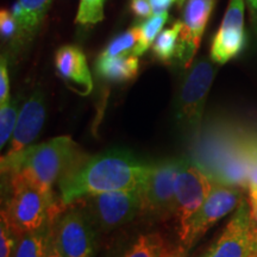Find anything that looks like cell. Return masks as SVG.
Instances as JSON below:
<instances>
[{
  "instance_id": "obj_17",
  "label": "cell",
  "mask_w": 257,
  "mask_h": 257,
  "mask_svg": "<svg viewBox=\"0 0 257 257\" xmlns=\"http://www.w3.org/2000/svg\"><path fill=\"white\" fill-rule=\"evenodd\" d=\"M181 29V22H176L173 24V27L165 29L160 32L152 46L153 54L157 60L168 63L175 57H178Z\"/></svg>"
},
{
  "instance_id": "obj_10",
  "label": "cell",
  "mask_w": 257,
  "mask_h": 257,
  "mask_svg": "<svg viewBox=\"0 0 257 257\" xmlns=\"http://www.w3.org/2000/svg\"><path fill=\"white\" fill-rule=\"evenodd\" d=\"M184 159H168L154 166L142 188V212L153 217L169 218L175 212V180Z\"/></svg>"
},
{
  "instance_id": "obj_30",
  "label": "cell",
  "mask_w": 257,
  "mask_h": 257,
  "mask_svg": "<svg viewBox=\"0 0 257 257\" xmlns=\"http://www.w3.org/2000/svg\"><path fill=\"white\" fill-rule=\"evenodd\" d=\"M250 205V214H251V223L253 229H255L256 233H257V200L253 202V204H249Z\"/></svg>"
},
{
  "instance_id": "obj_26",
  "label": "cell",
  "mask_w": 257,
  "mask_h": 257,
  "mask_svg": "<svg viewBox=\"0 0 257 257\" xmlns=\"http://www.w3.org/2000/svg\"><path fill=\"white\" fill-rule=\"evenodd\" d=\"M10 101V78L8 60L3 55L0 60V105Z\"/></svg>"
},
{
  "instance_id": "obj_5",
  "label": "cell",
  "mask_w": 257,
  "mask_h": 257,
  "mask_svg": "<svg viewBox=\"0 0 257 257\" xmlns=\"http://www.w3.org/2000/svg\"><path fill=\"white\" fill-rule=\"evenodd\" d=\"M210 174L197 163L184 159L175 180V212L179 239L184 238L192 218L213 188Z\"/></svg>"
},
{
  "instance_id": "obj_13",
  "label": "cell",
  "mask_w": 257,
  "mask_h": 257,
  "mask_svg": "<svg viewBox=\"0 0 257 257\" xmlns=\"http://www.w3.org/2000/svg\"><path fill=\"white\" fill-rule=\"evenodd\" d=\"M46 120V101L41 88H36L19 111L9 152L6 155H15L36 140Z\"/></svg>"
},
{
  "instance_id": "obj_3",
  "label": "cell",
  "mask_w": 257,
  "mask_h": 257,
  "mask_svg": "<svg viewBox=\"0 0 257 257\" xmlns=\"http://www.w3.org/2000/svg\"><path fill=\"white\" fill-rule=\"evenodd\" d=\"M10 178V192L2 218L16 232L23 236L53 223L60 208L22 173L6 174Z\"/></svg>"
},
{
  "instance_id": "obj_27",
  "label": "cell",
  "mask_w": 257,
  "mask_h": 257,
  "mask_svg": "<svg viewBox=\"0 0 257 257\" xmlns=\"http://www.w3.org/2000/svg\"><path fill=\"white\" fill-rule=\"evenodd\" d=\"M130 9L134 15L140 19H148L153 16L150 0H131Z\"/></svg>"
},
{
  "instance_id": "obj_1",
  "label": "cell",
  "mask_w": 257,
  "mask_h": 257,
  "mask_svg": "<svg viewBox=\"0 0 257 257\" xmlns=\"http://www.w3.org/2000/svg\"><path fill=\"white\" fill-rule=\"evenodd\" d=\"M154 166L121 149L81 160L59 181L61 202L70 205L87 195L142 188Z\"/></svg>"
},
{
  "instance_id": "obj_7",
  "label": "cell",
  "mask_w": 257,
  "mask_h": 257,
  "mask_svg": "<svg viewBox=\"0 0 257 257\" xmlns=\"http://www.w3.org/2000/svg\"><path fill=\"white\" fill-rule=\"evenodd\" d=\"M142 188L87 195L85 198L89 214L104 230L121 226L142 212Z\"/></svg>"
},
{
  "instance_id": "obj_8",
  "label": "cell",
  "mask_w": 257,
  "mask_h": 257,
  "mask_svg": "<svg viewBox=\"0 0 257 257\" xmlns=\"http://www.w3.org/2000/svg\"><path fill=\"white\" fill-rule=\"evenodd\" d=\"M53 234L63 257H94L95 232L91 214L86 210H67L57 220Z\"/></svg>"
},
{
  "instance_id": "obj_24",
  "label": "cell",
  "mask_w": 257,
  "mask_h": 257,
  "mask_svg": "<svg viewBox=\"0 0 257 257\" xmlns=\"http://www.w3.org/2000/svg\"><path fill=\"white\" fill-rule=\"evenodd\" d=\"M21 234L16 232L4 218L0 221V257H15L16 249L21 239Z\"/></svg>"
},
{
  "instance_id": "obj_16",
  "label": "cell",
  "mask_w": 257,
  "mask_h": 257,
  "mask_svg": "<svg viewBox=\"0 0 257 257\" xmlns=\"http://www.w3.org/2000/svg\"><path fill=\"white\" fill-rule=\"evenodd\" d=\"M140 70L138 56L124 55L115 57L99 56L95 63V72L101 79L112 82H125L137 76Z\"/></svg>"
},
{
  "instance_id": "obj_12",
  "label": "cell",
  "mask_w": 257,
  "mask_h": 257,
  "mask_svg": "<svg viewBox=\"0 0 257 257\" xmlns=\"http://www.w3.org/2000/svg\"><path fill=\"white\" fill-rule=\"evenodd\" d=\"M216 0H186L182 14L178 59L189 68L200 47L202 35L210 21Z\"/></svg>"
},
{
  "instance_id": "obj_23",
  "label": "cell",
  "mask_w": 257,
  "mask_h": 257,
  "mask_svg": "<svg viewBox=\"0 0 257 257\" xmlns=\"http://www.w3.org/2000/svg\"><path fill=\"white\" fill-rule=\"evenodd\" d=\"M106 0H80L75 22L81 25H93L105 17L104 6Z\"/></svg>"
},
{
  "instance_id": "obj_21",
  "label": "cell",
  "mask_w": 257,
  "mask_h": 257,
  "mask_svg": "<svg viewBox=\"0 0 257 257\" xmlns=\"http://www.w3.org/2000/svg\"><path fill=\"white\" fill-rule=\"evenodd\" d=\"M168 12L161 15H153L152 17L146 19V22H143L140 25L142 35H141L140 43L135 50V56H142L149 48H152L154 41L156 40L160 32L162 31V28L168 22Z\"/></svg>"
},
{
  "instance_id": "obj_2",
  "label": "cell",
  "mask_w": 257,
  "mask_h": 257,
  "mask_svg": "<svg viewBox=\"0 0 257 257\" xmlns=\"http://www.w3.org/2000/svg\"><path fill=\"white\" fill-rule=\"evenodd\" d=\"M82 160L79 146L68 136L51 138L30 146L15 155L2 157V173H22L49 200L54 201L53 186Z\"/></svg>"
},
{
  "instance_id": "obj_4",
  "label": "cell",
  "mask_w": 257,
  "mask_h": 257,
  "mask_svg": "<svg viewBox=\"0 0 257 257\" xmlns=\"http://www.w3.org/2000/svg\"><path fill=\"white\" fill-rule=\"evenodd\" d=\"M216 72L213 61L201 57L193 64L185 76L176 99L175 117L176 123L186 133L194 134L200 127L207 95Z\"/></svg>"
},
{
  "instance_id": "obj_6",
  "label": "cell",
  "mask_w": 257,
  "mask_h": 257,
  "mask_svg": "<svg viewBox=\"0 0 257 257\" xmlns=\"http://www.w3.org/2000/svg\"><path fill=\"white\" fill-rule=\"evenodd\" d=\"M242 200V193L236 186L214 184L207 199L192 218L184 238L180 240L182 250L191 249L217 221L237 210Z\"/></svg>"
},
{
  "instance_id": "obj_20",
  "label": "cell",
  "mask_w": 257,
  "mask_h": 257,
  "mask_svg": "<svg viewBox=\"0 0 257 257\" xmlns=\"http://www.w3.org/2000/svg\"><path fill=\"white\" fill-rule=\"evenodd\" d=\"M166 244L161 234L147 233L138 237L123 257H166Z\"/></svg>"
},
{
  "instance_id": "obj_25",
  "label": "cell",
  "mask_w": 257,
  "mask_h": 257,
  "mask_svg": "<svg viewBox=\"0 0 257 257\" xmlns=\"http://www.w3.org/2000/svg\"><path fill=\"white\" fill-rule=\"evenodd\" d=\"M17 19H16L14 12L3 9L0 11V34L3 40H15L17 34Z\"/></svg>"
},
{
  "instance_id": "obj_28",
  "label": "cell",
  "mask_w": 257,
  "mask_h": 257,
  "mask_svg": "<svg viewBox=\"0 0 257 257\" xmlns=\"http://www.w3.org/2000/svg\"><path fill=\"white\" fill-rule=\"evenodd\" d=\"M184 0H150V4H152L153 9V15H161L166 14L169 11V9L172 8L175 3L181 4Z\"/></svg>"
},
{
  "instance_id": "obj_14",
  "label": "cell",
  "mask_w": 257,
  "mask_h": 257,
  "mask_svg": "<svg viewBox=\"0 0 257 257\" xmlns=\"http://www.w3.org/2000/svg\"><path fill=\"white\" fill-rule=\"evenodd\" d=\"M55 68L70 89L88 95L93 89L92 75L83 51L76 46H63L55 54Z\"/></svg>"
},
{
  "instance_id": "obj_19",
  "label": "cell",
  "mask_w": 257,
  "mask_h": 257,
  "mask_svg": "<svg viewBox=\"0 0 257 257\" xmlns=\"http://www.w3.org/2000/svg\"><path fill=\"white\" fill-rule=\"evenodd\" d=\"M141 27H135L128 29V30L121 32L117 37H114L100 56L105 57H115L124 55H135V50L141 41Z\"/></svg>"
},
{
  "instance_id": "obj_29",
  "label": "cell",
  "mask_w": 257,
  "mask_h": 257,
  "mask_svg": "<svg viewBox=\"0 0 257 257\" xmlns=\"http://www.w3.org/2000/svg\"><path fill=\"white\" fill-rule=\"evenodd\" d=\"M46 257H63L62 255H61L59 248H57V245H56V243H55V239H54L53 230H51L49 243H48V248H47Z\"/></svg>"
},
{
  "instance_id": "obj_9",
  "label": "cell",
  "mask_w": 257,
  "mask_h": 257,
  "mask_svg": "<svg viewBox=\"0 0 257 257\" xmlns=\"http://www.w3.org/2000/svg\"><path fill=\"white\" fill-rule=\"evenodd\" d=\"M200 257H257V233L248 201L243 199L219 238Z\"/></svg>"
},
{
  "instance_id": "obj_33",
  "label": "cell",
  "mask_w": 257,
  "mask_h": 257,
  "mask_svg": "<svg viewBox=\"0 0 257 257\" xmlns=\"http://www.w3.org/2000/svg\"><path fill=\"white\" fill-rule=\"evenodd\" d=\"M166 257H181V256H176V255H169L168 256V255H167Z\"/></svg>"
},
{
  "instance_id": "obj_22",
  "label": "cell",
  "mask_w": 257,
  "mask_h": 257,
  "mask_svg": "<svg viewBox=\"0 0 257 257\" xmlns=\"http://www.w3.org/2000/svg\"><path fill=\"white\" fill-rule=\"evenodd\" d=\"M18 106L16 101L0 105V148H4L14 134L18 120Z\"/></svg>"
},
{
  "instance_id": "obj_15",
  "label": "cell",
  "mask_w": 257,
  "mask_h": 257,
  "mask_svg": "<svg viewBox=\"0 0 257 257\" xmlns=\"http://www.w3.org/2000/svg\"><path fill=\"white\" fill-rule=\"evenodd\" d=\"M53 0H18L14 6L17 19V34L12 41L15 48H23L34 40L46 19Z\"/></svg>"
},
{
  "instance_id": "obj_31",
  "label": "cell",
  "mask_w": 257,
  "mask_h": 257,
  "mask_svg": "<svg viewBox=\"0 0 257 257\" xmlns=\"http://www.w3.org/2000/svg\"><path fill=\"white\" fill-rule=\"evenodd\" d=\"M248 5L250 8V12H251V15L255 14L257 11V0H248Z\"/></svg>"
},
{
  "instance_id": "obj_11",
  "label": "cell",
  "mask_w": 257,
  "mask_h": 257,
  "mask_svg": "<svg viewBox=\"0 0 257 257\" xmlns=\"http://www.w3.org/2000/svg\"><path fill=\"white\" fill-rule=\"evenodd\" d=\"M244 0H230L210 50L211 60L225 64L242 53L245 46L244 32Z\"/></svg>"
},
{
  "instance_id": "obj_32",
  "label": "cell",
  "mask_w": 257,
  "mask_h": 257,
  "mask_svg": "<svg viewBox=\"0 0 257 257\" xmlns=\"http://www.w3.org/2000/svg\"><path fill=\"white\" fill-rule=\"evenodd\" d=\"M251 22L253 25V30H255V34L257 36V11L253 15H251Z\"/></svg>"
},
{
  "instance_id": "obj_18",
  "label": "cell",
  "mask_w": 257,
  "mask_h": 257,
  "mask_svg": "<svg viewBox=\"0 0 257 257\" xmlns=\"http://www.w3.org/2000/svg\"><path fill=\"white\" fill-rule=\"evenodd\" d=\"M50 224L34 232L23 234L18 242L15 257H46L48 243L53 230Z\"/></svg>"
}]
</instances>
